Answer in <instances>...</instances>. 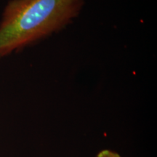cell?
<instances>
[{
  "label": "cell",
  "mask_w": 157,
  "mask_h": 157,
  "mask_svg": "<svg viewBox=\"0 0 157 157\" xmlns=\"http://www.w3.org/2000/svg\"><path fill=\"white\" fill-rule=\"evenodd\" d=\"M85 0H10L0 23V58L60 31Z\"/></svg>",
  "instance_id": "6da1fadb"
},
{
  "label": "cell",
  "mask_w": 157,
  "mask_h": 157,
  "mask_svg": "<svg viewBox=\"0 0 157 157\" xmlns=\"http://www.w3.org/2000/svg\"><path fill=\"white\" fill-rule=\"evenodd\" d=\"M96 157H121L118 153L109 149H104L97 154Z\"/></svg>",
  "instance_id": "7a4b0ae2"
}]
</instances>
